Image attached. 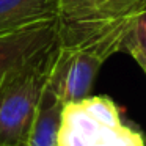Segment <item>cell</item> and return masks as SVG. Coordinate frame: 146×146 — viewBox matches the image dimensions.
Segmentation results:
<instances>
[{"mask_svg": "<svg viewBox=\"0 0 146 146\" xmlns=\"http://www.w3.org/2000/svg\"><path fill=\"white\" fill-rule=\"evenodd\" d=\"M146 0H58V46L80 47L129 32Z\"/></svg>", "mask_w": 146, "mask_h": 146, "instance_id": "6da1fadb", "label": "cell"}, {"mask_svg": "<svg viewBox=\"0 0 146 146\" xmlns=\"http://www.w3.org/2000/svg\"><path fill=\"white\" fill-rule=\"evenodd\" d=\"M58 146H146V138L124 124L118 105L107 96H88L64 104Z\"/></svg>", "mask_w": 146, "mask_h": 146, "instance_id": "7a4b0ae2", "label": "cell"}, {"mask_svg": "<svg viewBox=\"0 0 146 146\" xmlns=\"http://www.w3.org/2000/svg\"><path fill=\"white\" fill-rule=\"evenodd\" d=\"M55 47L57 42L0 80V146H22L47 83Z\"/></svg>", "mask_w": 146, "mask_h": 146, "instance_id": "3957f363", "label": "cell"}, {"mask_svg": "<svg viewBox=\"0 0 146 146\" xmlns=\"http://www.w3.org/2000/svg\"><path fill=\"white\" fill-rule=\"evenodd\" d=\"M126 35L127 32L115 33L80 47H60L57 41L47 83L63 104L88 98L102 64L123 50Z\"/></svg>", "mask_w": 146, "mask_h": 146, "instance_id": "277c9868", "label": "cell"}, {"mask_svg": "<svg viewBox=\"0 0 146 146\" xmlns=\"http://www.w3.org/2000/svg\"><path fill=\"white\" fill-rule=\"evenodd\" d=\"M58 39L57 17L0 35V80Z\"/></svg>", "mask_w": 146, "mask_h": 146, "instance_id": "5b68a950", "label": "cell"}, {"mask_svg": "<svg viewBox=\"0 0 146 146\" xmlns=\"http://www.w3.org/2000/svg\"><path fill=\"white\" fill-rule=\"evenodd\" d=\"M64 104L46 83L22 146H58V130Z\"/></svg>", "mask_w": 146, "mask_h": 146, "instance_id": "8992f818", "label": "cell"}, {"mask_svg": "<svg viewBox=\"0 0 146 146\" xmlns=\"http://www.w3.org/2000/svg\"><path fill=\"white\" fill-rule=\"evenodd\" d=\"M58 0H0V35L57 17Z\"/></svg>", "mask_w": 146, "mask_h": 146, "instance_id": "52a82bcc", "label": "cell"}, {"mask_svg": "<svg viewBox=\"0 0 146 146\" xmlns=\"http://www.w3.org/2000/svg\"><path fill=\"white\" fill-rule=\"evenodd\" d=\"M123 50L132 55L143 72H146V11L137 17L127 32L123 42Z\"/></svg>", "mask_w": 146, "mask_h": 146, "instance_id": "ba28073f", "label": "cell"}, {"mask_svg": "<svg viewBox=\"0 0 146 146\" xmlns=\"http://www.w3.org/2000/svg\"><path fill=\"white\" fill-rule=\"evenodd\" d=\"M145 74H146V72H145Z\"/></svg>", "mask_w": 146, "mask_h": 146, "instance_id": "9c48e42d", "label": "cell"}]
</instances>
